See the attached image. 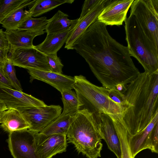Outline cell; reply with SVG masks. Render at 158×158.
I'll use <instances>...</instances> for the list:
<instances>
[{"instance_id": "obj_21", "label": "cell", "mask_w": 158, "mask_h": 158, "mask_svg": "<svg viewBox=\"0 0 158 158\" xmlns=\"http://www.w3.org/2000/svg\"><path fill=\"white\" fill-rule=\"evenodd\" d=\"M36 0H27L6 17L1 23L6 31L17 30L19 25L27 17L31 16L29 10L24 9L32 5Z\"/></svg>"}, {"instance_id": "obj_23", "label": "cell", "mask_w": 158, "mask_h": 158, "mask_svg": "<svg viewBox=\"0 0 158 158\" xmlns=\"http://www.w3.org/2000/svg\"><path fill=\"white\" fill-rule=\"evenodd\" d=\"M74 0H36L29 11L32 17H37L49 12L58 6L67 3L72 4Z\"/></svg>"}, {"instance_id": "obj_17", "label": "cell", "mask_w": 158, "mask_h": 158, "mask_svg": "<svg viewBox=\"0 0 158 158\" xmlns=\"http://www.w3.org/2000/svg\"><path fill=\"white\" fill-rule=\"evenodd\" d=\"M1 126L8 133L28 129L30 125L21 112L17 109H10L4 111L0 120Z\"/></svg>"}, {"instance_id": "obj_30", "label": "cell", "mask_w": 158, "mask_h": 158, "mask_svg": "<svg viewBox=\"0 0 158 158\" xmlns=\"http://www.w3.org/2000/svg\"><path fill=\"white\" fill-rule=\"evenodd\" d=\"M107 92L110 98L114 101L123 106L124 109L127 103L124 93L118 90L116 88L107 89Z\"/></svg>"}, {"instance_id": "obj_2", "label": "cell", "mask_w": 158, "mask_h": 158, "mask_svg": "<svg viewBox=\"0 0 158 158\" xmlns=\"http://www.w3.org/2000/svg\"><path fill=\"white\" fill-rule=\"evenodd\" d=\"M127 103L118 118L131 135L144 129L158 113V72L139 74L126 86Z\"/></svg>"}, {"instance_id": "obj_12", "label": "cell", "mask_w": 158, "mask_h": 158, "mask_svg": "<svg viewBox=\"0 0 158 158\" xmlns=\"http://www.w3.org/2000/svg\"><path fill=\"white\" fill-rule=\"evenodd\" d=\"M35 136L36 152L39 158H52L66 151L68 145L65 135H45L36 133Z\"/></svg>"}, {"instance_id": "obj_18", "label": "cell", "mask_w": 158, "mask_h": 158, "mask_svg": "<svg viewBox=\"0 0 158 158\" xmlns=\"http://www.w3.org/2000/svg\"><path fill=\"white\" fill-rule=\"evenodd\" d=\"M45 31L32 32L18 30L6 31H4L8 42L10 48H31L34 47L33 41L36 36L43 35Z\"/></svg>"}, {"instance_id": "obj_3", "label": "cell", "mask_w": 158, "mask_h": 158, "mask_svg": "<svg viewBox=\"0 0 158 158\" xmlns=\"http://www.w3.org/2000/svg\"><path fill=\"white\" fill-rule=\"evenodd\" d=\"M66 137L79 153L88 158L100 157L103 138L99 113H91L85 109L79 110L74 114Z\"/></svg>"}, {"instance_id": "obj_7", "label": "cell", "mask_w": 158, "mask_h": 158, "mask_svg": "<svg viewBox=\"0 0 158 158\" xmlns=\"http://www.w3.org/2000/svg\"><path fill=\"white\" fill-rule=\"evenodd\" d=\"M35 134L28 129L9 133L7 142L14 158H39L36 152Z\"/></svg>"}, {"instance_id": "obj_13", "label": "cell", "mask_w": 158, "mask_h": 158, "mask_svg": "<svg viewBox=\"0 0 158 158\" xmlns=\"http://www.w3.org/2000/svg\"><path fill=\"white\" fill-rule=\"evenodd\" d=\"M134 0H108L97 18L106 25L120 26L127 19V11Z\"/></svg>"}, {"instance_id": "obj_28", "label": "cell", "mask_w": 158, "mask_h": 158, "mask_svg": "<svg viewBox=\"0 0 158 158\" xmlns=\"http://www.w3.org/2000/svg\"><path fill=\"white\" fill-rule=\"evenodd\" d=\"M14 66L10 59L7 57L2 69L5 76L10 82L14 89L23 91L20 82L16 76Z\"/></svg>"}, {"instance_id": "obj_22", "label": "cell", "mask_w": 158, "mask_h": 158, "mask_svg": "<svg viewBox=\"0 0 158 158\" xmlns=\"http://www.w3.org/2000/svg\"><path fill=\"white\" fill-rule=\"evenodd\" d=\"M75 113L66 115L61 114L39 133L45 135L60 134L66 135Z\"/></svg>"}, {"instance_id": "obj_35", "label": "cell", "mask_w": 158, "mask_h": 158, "mask_svg": "<svg viewBox=\"0 0 158 158\" xmlns=\"http://www.w3.org/2000/svg\"><path fill=\"white\" fill-rule=\"evenodd\" d=\"M7 110L8 109L5 104L3 103L0 102V120L3 112Z\"/></svg>"}, {"instance_id": "obj_9", "label": "cell", "mask_w": 158, "mask_h": 158, "mask_svg": "<svg viewBox=\"0 0 158 158\" xmlns=\"http://www.w3.org/2000/svg\"><path fill=\"white\" fill-rule=\"evenodd\" d=\"M8 57L13 65L20 68L51 71L46 55L34 47L10 48Z\"/></svg>"}, {"instance_id": "obj_5", "label": "cell", "mask_w": 158, "mask_h": 158, "mask_svg": "<svg viewBox=\"0 0 158 158\" xmlns=\"http://www.w3.org/2000/svg\"><path fill=\"white\" fill-rule=\"evenodd\" d=\"M124 22L126 40L131 56L142 65L144 72L149 74L158 72V49L134 15L130 14Z\"/></svg>"}, {"instance_id": "obj_32", "label": "cell", "mask_w": 158, "mask_h": 158, "mask_svg": "<svg viewBox=\"0 0 158 158\" xmlns=\"http://www.w3.org/2000/svg\"><path fill=\"white\" fill-rule=\"evenodd\" d=\"M10 46L5 35L2 29H0V49L9 51Z\"/></svg>"}, {"instance_id": "obj_19", "label": "cell", "mask_w": 158, "mask_h": 158, "mask_svg": "<svg viewBox=\"0 0 158 158\" xmlns=\"http://www.w3.org/2000/svg\"><path fill=\"white\" fill-rule=\"evenodd\" d=\"M73 28L60 33L47 34L42 43L34 47L46 55L56 54L65 43Z\"/></svg>"}, {"instance_id": "obj_29", "label": "cell", "mask_w": 158, "mask_h": 158, "mask_svg": "<svg viewBox=\"0 0 158 158\" xmlns=\"http://www.w3.org/2000/svg\"><path fill=\"white\" fill-rule=\"evenodd\" d=\"M46 57L50 66L51 71L60 74L62 73V69L64 66L61 60L57 54L46 55Z\"/></svg>"}, {"instance_id": "obj_11", "label": "cell", "mask_w": 158, "mask_h": 158, "mask_svg": "<svg viewBox=\"0 0 158 158\" xmlns=\"http://www.w3.org/2000/svg\"><path fill=\"white\" fill-rule=\"evenodd\" d=\"M0 102L8 109L44 106V102L31 95L17 90L0 86Z\"/></svg>"}, {"instance_id": "obj_6", "label": "cell", "mask_w": 158, "mask_h": 158, "mask_svg": "<svg viewBox=\"0 0 158 158\" xmlns=\"http://www.w3.org/2000/svg\"><path fill=\"white\" fill-rule=\"evenodd\" d=\"M130 14L158 49V0H134Z\"/></svg>"}, {"instance_id": "obj_34", "label": "cell", "mask_w": 158, "mask_h": 158, "mask_svg": "<svg viewBox=\"0 0 158 158\" xmlns=\"http://www.w3.org/2000/svg\"><path fill=\"white\" fill-rule=\"evenodd\" d=\"M8 50H3L0 49V69L3 67L8 57Z\"/></svg>"}, {"instance_id": "obj_14", "label": "cell", "mask_w": 158, "mask_h": 158, "mask_svg": "<svg viewBox=\"0 0 158 158\" xmlns=\"http://www.w3.org/2000/svg\"><path fill=\"white\" fill-rule=\"evenodd\" d=\"M30 82L36 79L47 83L61 93L65 90L72 89L75 83L74 77L51 71L28 69Z\"/></svg>"}, {"instance_id": "obj_15", "label": "cell", "mask_w": 158, "mask_h": 158, "mask_svg": "<svg viewBox=\"0 0 158 158\" xmlns=\"http://www.w3.org/2000/svg\"><path fill=\"white\" fill-rule=\"evenodd\" d=\"M108 0H100L90 11L79 20L65 42L64 48L73 50L74 45L88 27L97 19Z\"/></svg>"}, {"instance_id": "obj_31", "label": "cell", "mask_w": 158, "mask_h": 158, "mask_svg": "<svg viewBox=\"0 0 158 158\" xmlns=\"http://www.w3.org/2000/svg\"><path fill=\"white\" fill-rule=\"evenodd\" d=\"M100 0H86L83 5L82 10L79 18L81 19L92 10Z\"/></svg>"}, {"instance_id": "obj_1", "label": "cell", "mask_w": 158, "mask_h": 158, "mask_svg": "<svg viewBox=\"0 0 158 158\" xmlns=\"http://www.w3.org/2000/svg\"><path fill=\"white\" fill-rule=\"evenodd\" d=\"M106 26L97 19L77 41L74 49L84 59L103 87H126L140 73L127 46L113 38Z\"/></svg>"}, {"instance_id": "obj_4", "label": "cell", "mask_w": 158, "mask_h": 158, "mask_svg": "<svg viewBox=\"0 0 158 158\" xmlns=\"http://www.w3.org/2000/svg\"><path fill=\"white\" fill-rule=\"evenodd\" d=\"M74 77L73 89L80 104L79 110L85 109L91 113L121 118L124 108L110 98L107 89L93 84L83 75Z\"/></svg>"}, {"instance_id": "obj_25", "label": "cell", "mask_w": 158, "mask_h": 158, "mask_svg": "<svg viewBox=\"0 0 158 158\" xmlns=\"http://www.w3.org/2000/svg\"><path fill=\"white\" fill-rule=\"evenodd\" d=\"M61 99L63 104L62 115L76 113L79 109L80 106L76 93L72 89L65 90L61 93Z\"/></svg>"}, {"instance_id": "obj_27", "label": "cell", "mask_w": 158, "mask_h": 158, "mask_svg": "<svg viewBox=\"0 0 158 158\" xmlns=\"http://www.w3.org/2000/svg\"><path fill=\"white\" fill-rule=\"evenodd\" d=\"M27 0H0V24Z\"/></svg>"}, {"instance_id": "obj_33", "label": "cell", "mask_w": 158, "mask_h": 158, "mask_svg": "<svg viewBox=\"0 0 158 158\" xmlns=\"http://www.w3.org/2000/svg\"><path fill=\"white\" fill-rule=\"evenodd\" d=\"M0 86L14 89L10 82L5 76L2 69H0Z\"/></svg>"}, {"instance_id": "obj_20", "label": "cell", "mask_w": 158, "mask_h": 158, "mask_svg": "<svg viewBox=\"0 0 158 158\" xmlns=\"http://www.w3.org/2000/svg\"><path fill=\"white\" fill-rule=\"evenodd\" d=\"M68 15L60 10L50 19L47 24L45 31L47 34L61 33L73 28L77 23L79 18L71 20Z\"/></svg>"}, {"instance_id": "obj_24", "label": "cell", "mask_w": 158, "mask_h": 158, "mask_svg": "<svg viewBox=\"0 0 158 158\" xmlns=\"http://www.w3.org/2000/svg\"><path fill=\"white\" fill-rule=\"evenodd\" d=\"M112 120L119 137L121 146V158H133L129 147V138L130 135L118 118L110 117Z\"/></svg>"}, {"instance_id": "obj_16", "label": "cell", "mask_w": 158, "mask_h": 158, "mask_svg": "<svg viewBox=\"0 0 158 158\" xmlns=\"http://www.w3.org/2000/svg\"><path fill=\"white\" fill-rule=\"evenodd\" d=\"M101 133L109 149L114 153L117 158H121L120 141L113 123L108 115L100 113Z\"/></svg>"}, {"instance_id": "obj_26", "label": "cell", "mask_w": 158, "mask_h": 158, "mask_svg": "<svg viewBox=\"0 0 158 158\" xmlns=\"http://www.w3.org/2000/svg\"><path fill=\"white\" fill-rule=\"evenodd\" d=\"M49 21L45 16L35 18L31 16L26 18L19 26L17 30L35 32L45 30Z\"/></svg>"}, {"instance_id": "obj_10", "label": "cell", "mask_w": 158, "mask_h": 158, "mask_svg": "<svg viewBox=\"0 0 158 158\" xmlns=\"http://www.w3.org/2000/svg\"><path fill=\"white\" fill-rule=\"evenodd\" d=\"M129 147L134 158L140 151L147 149L152 152H158V113L143 130L129 138Z\"/></svg>"}, {"instance_id": "obj_8", "label": "cell", "mask_w": 158, "mask_h": 158, "mask_svg": "<svg viewBox=\"0 0 158 158\" xmlns=\"http://www.w3.org/2000/svg\"><path fill=\"white\" fill-rule=\"evenodd\" d=\"M30 125L28 129L35 133L40 132L61 114L62 108L59 105L18 109Z\"/></svg>"}]
</instances>
